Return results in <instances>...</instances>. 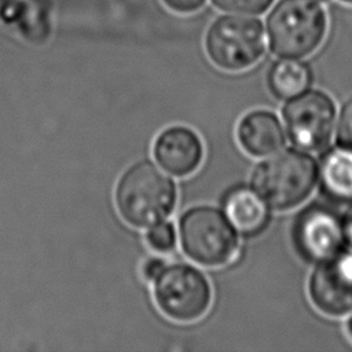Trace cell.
<instances>
[{
  "label": "cell",
  "instance_id": "obj_12",
  "mask_svg": "<svg viewBox=\"0 0 352 352\" xmlns=\"http://www.w3.org/2000/svg\"><path fill=\"white\" fill-rule=\"evenodd\" d=\"M318 184L322 192L337 202L352 201V147L337 143L320 158Z\"/></svg>",
  "mask_w": 352,
  "mask_h": 352
},
{
  "label": "cell",
  "instance_id": "obj_17",
  "mask_svg": "<svg viewBox=\"0 0 352 352\" xmlns=\"http://www.w3.org/2000/svg\"><path fill=\"white\" fill-rule=\"evenodd\" d=\"M337 143L352 147V99L348 100L337 117Z\"/></svg>",
  "mask_w": 352,
  "mask_h": 352
},
{
  "label": "cell",
  "instance_id": "obj_8",
  "mask_svg": "<svg viewBox=\"0 0 352 352\" xmlns=\"http://www.w3.org/2000/svg\"><path fill=\"white\" fill-rule=\"evenodd\" d=\"M293 241L301 257L314 264L337 254L346 248L341 214L322 204L305 208L296 219Z\"/></svg>",
  "mask_w": 352,
  "mask_h": 352
},
{
  "label": "cell",
  "instance_id": "obj_1",
  "mask_svg": "<svg viewBox=\"0 0 352 352\" xmlns=\"http://www.w3.org/2000/svg\"><path fill=\"white\" fill-rule=\"evenodd\" d=\"M319 165L309 151L280 148L253 172L252 187L270 208L287 210L302 204L318 186Z\"/></svg>",
  "mask_w": 352,
  "mask_h": 352
},
{
  "label": "cell",
  "instance_id": "obj_15",
  "mask_svg": "<svg viewBox=\"0 0 352 352\" xmlns=\"http://www.w3.org/2000/svg\"><path fill=\"white\" fill-rule=\"evenodd\" d=\"M147 243L157 252H170L176 243V231L173 226L166 221H160L151 226L147 232Z\"/></svg>",
  "mask_w": 352,
  "mask_h": 352
},
{
  "label": "cell",
  "instance_id": "obj_9",
  "mask_svg": "<svg viewBox=\"0 0 352 352\" xmlns=\"http://www.w3.org/2000/svg\"><path fill=\"white\" fill-rule=\"evenodd\" d=\"M312 304L324 315L344 316L352 312V249L316 263L308 282Z\"/></svg>",
  "mask_w": 352,
  "mask_h": 352
},
{
  "label": "cell",
  "instance_id": "obj_21",
  "mask_svg": "<svg viewBox=\"0 0 352 352\" xmlns=\"http://www.w3.org/2000/svg\"><path fill=\"white\" fill-rule=\"evenodd\" d=\"M345 330H346V334L349 336V338L352 340V312L349 314V318H348V320L345 323Z\"/></svg>",
  "mask_w": 352,
  "mask_h": 352
},
{
  "label": "cell",
  "instance_id": "obj_2",
  "mask_svg": "<svg viewBox=\"0 0 352 352\" xmlns=\"http://www.w3.org/2000/svg\"><path fill=\"white\" fill-rule=\"evenodd\" d=\"M116 204L122 219L133 227L164 221L176 204L173 180L150 161L132 165L118 180Z\"/></svg>",
  "mask_w": 352,
  "mask_h": 352
},
{
  "label": "cell",
  "instance_id": "obj_19",
  "mask_svg": "<svg viewBox=\"0 0 352 352\" xmlns=\"http://www.w3.org/2000/svg\"><path fill=\"white\" fill-rule=\"evenodd\" d=\"M341 219H342L345 245H346V248L352 249V201L348 202V206H346L345 212L341 214Z\"/></svg>",
  "mask_w": 352,
  "mask_h": 352
},
{
  "label": "cell",
  "instance_id": "obj_23",
  "mask_svg": "<svg viewBox=\"0 0 352 352\" xmlns=\"http://www.w3.org/2000/svg\"><path fill=\"white\" fill-rule=\"evenodd\" d=\"M341 1H344V3H348V4H352V0H341Z\"/></svg>",
  "mask_w": 352,
  "mask_h": 352
},
{
  "label": "cell",
  "instance_id": "obj_16",
  "mask_svg": "<svg viewBox=\"0 0 352 352\" xmlns=\"http://www.w3.org/2000/svg\"><path fill=\"white\" fill-rule=\"evenodd\" d=\"M214 4L223 10L242 12V14H258L265 11L272 0H213Z\"/></svg>",
  "mask_w": 352,
  "mask_h": 352
},
{
  "label": "cell",
  "instance_id": "obj_6",
  "mask_svg": "<svg viewBox=\"0 0 352 352\" xmlns=\"http://www.w3.org/2000/svg\"><path fill=\"white\" fill-rule=\"evenodd\" d=\"M206 51L221 69H248L258 62L265 51L263 25L254 18L221 16L208 32Z\"/></svg>",
  "mask_w": 352,
  "mask_h": 352
},
{
  "label": "cell",
  "instance_id": "obj_5",
  "mask_svg": "<svg viewBox=\"0 0 352 352\" xmlns=\"http://www.w3.org/2000/svg\"><path fill=\"white\" fill-rule=\"evenodd\" d=\"M333 98L320 89H307L283 106V126L294 147L305 151L324 150L337 126Z\"/></svg>",
  "mask_w": 352,
  "mask_h": 352
},
{
  "label": "cell",
  "instance_id": "obj_20",
  "mask_svg": "<svg viewBox=\"0 0 352 352\" xmlns=\"http://www.w3.org/2000/svg\"><path fill=\"white\" fill-rule=\"evenodd\" d=\"M165 264L162 260L160 258H151L148 260L144 265H143V276L147 279V280H154L160 274L161 271L164 270Z\"/></svg>",
  "mask_w": 352,
  "mask_h": 352
},
{
  "label": "cell",
  "instance_id": "obj_4",
  "mask_svg": "<svg viewBox=\"0 0 352 352\" xmlns=\"http://www.w3.org/2000/svg\"><path fill=\"white\" fill-rule=\"evenodd\" d=\"M180 241L190 258L208 267L231 261L238 249L235 228L213 206H195L182 216Z\"/></svg>",
  "mask_w": 352,
  "mask_h": 352
},
{
  "label": "cell",
  "instance_id": "obj_10",
  "mask_svg": "<svg viewBox=\"0 0 352 352\" xmlns=\"http://www.w3.org/2000/svg\"><path fill=\"white\" fill-rule=\"evenodd\" d=\"M157 162L175 176H187L201 164L204 147L199 136L187 126H170L155 140Z\"/></svg>",
  "mask_w": 352,
  "mask_h": 352
},
{
  "label": "cell",
  "instance_id": "obj_7",
  "mask_svg": "<svg viewBox=\"0 0 352 352\" xmlns=\"http://www.w3.org/2000/svg\"><path fill=\"white\" fill-rule=\"evenodd\" d=\"M154 297L168 318L192 322L206 314L212 290L199 270L187 264H173L165 265L154 279Z\"/></svg>",
  "mask_w": 352,
  "mask_h": 352
},
{
  "label": "cell",
  "instance_id": "obj_14",
  "mask_svg": "<svg viewBox=\"0 0 352 352\" xmlns=\"http://www.w3.org/2000/svg\"><path fill=\"white\" fill-rule=\"evenodd\" d=\"M312 72L301 58H280L268 73L270 91L283 100H289L311 88Z\"/></svg>",
  "mask_w": 352,
  "mask_h": 352
},
{
  "label": "cell",
  "instance_id": "obj_18",
  "mask_svg": "<svg viewBox=\"0 0 352 352\" xmlns=\"http://www.w3.org/2000/svg\"><path fill=\"white\" fill-rule=\"evenodd\" d=\"M164 1L170 10L176 11V12H182V14H188V12L197 11L205 3V0H164Z\"/></svg>",
  "mask_w": 352,
  "mask_h": 352
},
{
  "label": "cell",
  "instance_id": "obj_11",
  "mask_svg": "<svg viewBox=\"0 0 352 352\" xmlns=\"http://www.w3.org/2000/svg\"><path fill=\"white\" fill-rule=\"evenodd\" d=\"M241 146L254 157H265L283 148L286 131L279 118L267 110L246 114L238 126Z\"/></svg>",
  "mask_w": 352,
  "mask_h": 352
},
{
  "label": "cell",
  "instance_id": "obj_13",
  "mask_svg": "<svg viewBox=\"0 0 352 352\" xmlns=\"http://www.w3.org/2000/svg\"><path fill=\"white\" fill-rule=\"evenodd\" d=\"M224 214L236 231L246 235L260 232L270 217L265 201L253 188L248 187L235 188L227 195Z\"/></svg>",
  "mask_w": 352,
  "mask_h": 352
},
{
  "label": "cell",
  "instance_id": "obj_22",
  "mask_svg": "<svg viewBox=\"0 0 352 352\" xmlns=\"http://www.w3.org/2000/svg\"><path fill=\"white\" fill-rule=\"evenodd\" d=\"M309 1H314V3H319V4H322L323 1H326V0H309Z\"/></svg>",
  "mask_w": 352,
  "mask_h": 352
},
{
  "label": "cell",
  "instance_id": "obj_3",
  "mask_svg": "<svg viewBox=\"0 0 352 352\" xmlns=\"http://www.w3.org/2000/svg\"><path fill=\"white\" fill-rule=\"evenodd\" d=\"M327 29L319 3L283 0L268 18L271 50L280 58H304L322 44Z\"/></svg>",
  "mask_w": 352,
  "mask_h": 352
}]
</instances>
